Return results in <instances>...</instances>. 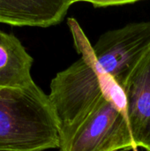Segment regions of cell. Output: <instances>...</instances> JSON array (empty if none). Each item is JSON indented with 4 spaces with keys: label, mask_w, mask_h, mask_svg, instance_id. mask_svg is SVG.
I'll use <instances>...</instances> for the list:
<instances>
[{
    "label": "cell",
    "mask_w": 150,
    "mask_h": 151,
    "mask_svg": "<svg viewBox=\"0 0 150 151\" xmlns=\"http://www.w3.org/2000/svg\"><path fill=\"white\" fill-rule=\"evenodd\" d=\"M34 59L12 34L0 30V87L26 88L34 84L31 76Z\"/></svg>",
    "instance_id": "7"
},
{
    "label": "cell",
    "mask_w": 150,
    "mask_h": 151,
    "mask_svg": "<svg viewBox=\"0 0 150 151\" xmlns=\"http://www.w3.org/2000/svg\"><path fill=\"white\" fill-rule=\"evenodd\" d=\"M59 145L58 120L41 88L0 87V151H44Z\"/></svg>",
    "instance_id": "2"
},
{
    "label": "cell",
    "mask_w": 150,
    "mask_h": 151,
    "mask_svg": "<svg viewBox=\"0 0 150 151\" xmlns=\"http://www.w3.org/2000/svg\"><path fill=\"white\" fill-rule=\"evenodd\" d=\"M137 150L128 119L119 108L103 96L60 151Z\"/></svg>",
    "instance_id": "3"
},
{
    "label": "cell",
    "mask_w": 150,
    "mask_h": 151,
    "mask_svg": "<svg viewBox=\"0 0 150 151\" xmlns=\"http://www.w3.org/2000/svg\"><path fill=\"white\" fill-rule=\"evenodd\" d=\"M123 89L131 134L136 147L150 150V50L127 78Z\"/></svg>",
    "instance_id": "5"
},
{
    "label": "cell",
    "mask_w": 150,
    "mask_h": 151,
    "mask_svg": "<svg viewBox=\"0 0 150 151\" xmlns=\"http://www.w3.org/2000/svg\"><path fill=\"white\" fill-rule=\"evenodd\" d=\"M149 151H150V150H149Z\"/></svg>",
    "instance_id": "9"
},
{
    "label": "cell",
    "mask_w": 150,
    "mask_h": 151,
    "mask_svg": "<svg viewBox=\"0 0 150 151\" xmlns=\"http://www.w3.org/2000/svg\"><path fill=\"white\" fill-rule=\"evenodd\" d=\"M72 4L76 2H89L93 4L95 7H105V6H111V5H118V4H129V3H134L140 0H70Z\"/></svg>",
    "instance_id": "8"
},
{
    "label": "cell",
    "mask_w": 150,
    "mask_h": 151,
    "mask_svg": "<svg viewBox=\"0 0 150 151\" xmlns=\"http://www.w3.org/2000/svg\"><path fill=\"white\" fill-rule=\"evenodd\" d=\"M70 0H0V23L48 27L65 18Z\"/></svg>",
    "instance_id": "6"
},
{
    "label": "cell",
    "mask_w": 150,
    "mask_h": 151,
    "mask_svg": "<svg viewBox=\"0 0 150 151\" xmlns=\"http://www.w3.org/2000/svg\"><path fill=\"white\" fill-rule=\"evenodd\" d=\"M68 25L80 58L57 73L50 82L49 97L59 124V147L70 139L103 96L126 116L124 89L97 64L93 46L78 22L68 19Z\"/></svg>",
    "instance_id": "1"
},
{
    "label": "cell",
    "mask_w": 150,
    "mask_h": 151,
    "mask_svg": "<svg viewBox=\"0 0 150 151\" xmlns=\"http://www.w3.org/2000/svg\"><path fill=\"white\" fill-rule=\"evenodd\" d=\"M150 50V22L130 23L108 31L93 46L100 67L123 88L139 61Z\"/></svg>",
    "instance_id": "4"
}]
</instances>
